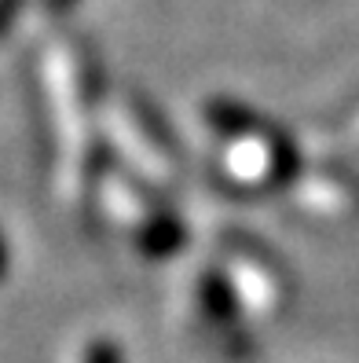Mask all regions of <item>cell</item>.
<instances>
[{
	"label": "cell",
	"instance_id": "obj_10",
	"mask_svg": "<svg viewBox=\"0 0 359 363\" xmlns=\"http://www.w3.org/2000/svg\"><path fill=\"white\" fill-rule=\"evenodd\" d=\"M4 264H8V246H4V235H0V272H4Z\"/></svg>",
	"mask_w": 359,
	"mask_h": 363
},
{
	"label": "cell",
	"instance_id": "obj_9",
	"mask_svg": "<svg viewBox=\"0 0 359 363\" xmlns=\"http://www.w3.org/2000/svg\"><path fill=\"white\" fill-rule=\"evenodd\" d=\"M15 11V0H0V30H4V18Z\"/></svg>",
	"mask_w": 359,
	"mask_h": 363
},
{
	"label": "cell",
	"instance_id": "obj_1",
	"mask_svg": "<svg viewBox=\"0 0 359 363\" xmlns=\"http://www.w3.org/2000/svg\"><path fill=\"white\" fill-rule=\"evenodd\" d=\"M52 103L59 118L62 147V184L74 199H81L96 180L99 143H96V84L84 70V59L74 48H55L48 59Z\"/></svg>",
	"mask_w": 359,
	"mask_h": 363
},
{
	"label": "cell",
	"instance_id": "obj_4",
	"mask_svg": "<svg viewBox=\"0 0 359 363\" xmlns=\"http://www.w3.org/2000/svg\"><path fill=\"white\" fill-rule=\"evenodd\" d=\"M99 202L107 209V217L129 235L132 246L147 253V257H161V253H169L180 242V224L173 220V213H165L136 184H125L121 177H107Z\"/></svg>",
	"mask_w": 359,
	"mask_h": 363
},
{
	"label": "cell",
	"instance_id": "obj_6",
	"mask_svg": "<svg viewBox=\"0 0 359 363\" xmlns=\"http://www.w3.org/2000/svg\"><path fill=\"white\" fill-rule=\"evenodd\" d=\"M220 169L231 184L261 191V187H271L290 169V147L264 129H246L224 143Z\"/></svg>",
	"mask_w": 359,
	"mask_h": 363
},
{
	"label": "cell",
	"instance_id": "obj_3",
	"mask_svg": "<svg viewBox=\"0 0 359 363\" xmlns=\"http://www.w3.org/2000/svg\"><path fill=\"white\" fill-rule=\"evenodd\" d=\"M183 290H187L183 319H187V327H191V334L220 356H242L249 349V334L239 319L242 308L235 301V294L227 290L224 275L202 272L191 279V286H183Z\"/></svg>",
	"mask_w": 359,
	"mask_h": 363
},
{
	"label": "cell",
	"instance_id": "obj_8",
	"mask_svg": "<svg viewBox=\"0 0 359 363\" xmlns=\"http://www.w3.org/2000/svg\"><path fill=\"white\" fill-rule=\"evenodd\" d=\"M74 363H121V356H118V349L110 345V341L92 337V341H84V345H81Z\"/></svg>",
	"mask_w": 359,
	"mask_h": 363
},
{
	"label": "cell",
	"instance_id": "obj_2",
	"mask_svg": "<svg viewBox=\"0 0 359 363\" xmlns=\"http://www.w3.org/2000/svg\"><path fill=\"white\" fill-rule=\"evenodd\" d=\"M107 136L114 151L136 169V177L158 187H173L180 180V155L176 143L169 140L161 121L147 111L139 99L121 96L107 111Z\"/></svg>",
	"mask_w": 359,
	"mask_h": 363
},
{
	"label": "cell",
	"instance_id": "obj_7",
	"mask_svg": "<svg viewBox=\"0 0 359 363\" xmlns=\"http://www.w3.org/2000/svg\"><path fill=\"white\" fill-rule=\"evenodd\" d=\"M297 209L323 224H355L359 220V173L348 169H319L304 173L293 187Z\"/></svg>",
	"mask_w": 359,
	"mask_h": 363
},
{
	"label": "cell",
	"instance_id": "obj_5",
	"mask_svg": "<svg viewBox=\"0 0 359 363\" xmlns=\"http://www.w3.org/2000/svg\"><path fill=\"white\" fill-rule=\"evenodd\" d=\"M224 283L227 290L235 294V301L246 315H279L290 301V283L286 275L279 272V264L264 257L261 250L253 246H239L227 253V264H224Z\"/></svg>",
	"mask_w": 359,
	"mask_h": 363
}]
</instances>
